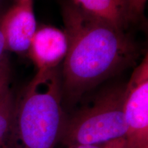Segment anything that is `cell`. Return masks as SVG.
I'll use <instances>...</instances> for the list:
<instances>
[{"label": "cell", "instance_id": "1", "mask_svg": "<svg viewBox=\"0 0 148 148\" xmlns=\"http://www.w3.org/2000/svg\"><path fill=\"white\" fill-rule=\"evenodd\" d=\"M68 49L62 91L77 99L135 62L138 48L124 30L90 16L71 1L62 8Z\"/></svg>", "mask_w": 148, "mask_h": 148}, {"label": "cell", "instance_id": "2", "mask_svg": "<svg viewBox=\"0 0 148 148\" xmlns=\"http://www.w3.org/2000/svg\"><path fill=\"white\" fill-rule=\"evenodd\" d=\"M56 69L37 71L16 99L10 148H54L66 118Z\"/></svg>", "mask_w": 148, "mask_h": 148}, {"label": "cell", "instance_id": "3", "mask_svg": "<svg viewBox=\"0 0 148 148\" xmlns=\"http://www.w3.org/2000/svg\"><path fill=\"white\" fill-rule=\"evenodd\" d=\"M125 87H114L101 92L90 106L66 119L60 140L66 147L99 145L125 136Z\"/></svg>", "mask_w": 148, "mask_h": 148}, {"label": "cell", "instance_id": "4", "mask_svg": "<svg viewBox=\"0 0 148 148\" xmlns=\"http://www.w3.org/2000/svg\"><path fill=\"white\" fill-rule=\"evenodd\" d=\"M125 121L129 148H148V56L133 71L124 90Z\"/></svg>", "mask_w": 148, "mask_h": 148}, {"label": "cell", "instance_id": "5", "mask_svg": "<svg viewBox=\"0 0 148 148\" xmlns=\"http://www.w3.org/2000/svg\"><path fill=\"white\" fill-rule=\"evenodd\" d=\"M0 27L5 51L27 52L37 29L32 1H16L1 15Z\"/></svg>", "mask_w": 148, "mask_h": 148}, {"label": "cell", "instance_id": "6", "mask_svg": "<svg viewBox=\"0 0 148 148\" xmlns=\"http://www.w3.org/2000/svg\"><path fill=\"white\" fill-rule=\"evenodd\" d=\"M67 37L64 30L49 25L37 28L27 53L38 71L56 69L65 58Z\"/></svg>", "mask_w": 148, "mask_h": 148}, {"label": "cell", "instance_id": "7", "mask_svg": "<svg viewBox=\"0 0 148 148\" xmlns=\"http://www.w3.org/2000/svg\"><path fill=\"white\" fill-rule=\"evenodd\" d=\"M84 12L122 30L134 21L128 0H70Z\"/></svg>", "mask_w": 148, "mask_h": 148}, {"label": "cell", "instance_id": "8", "mask_svg": "<svg viewBox=\"0 0 148 148\" xmlns=\"http://www.w3.org/2000/svg\"><path fill=\"white\" fill-rule=\"evenodd\" d=\"M16 99L9 88L0 99V148H10Z\"/></svg>", "mask_w": 148, "mask_h": 148}, {"label": "cell", "instance_id": "9", "mask_svg": "<svg viewBox=\"0 0 148 148\" xmlns=\"http://www.w3.org/2000/svg\"><path fill=\"white\" fill-rule=\"evenodd\" d=\"M10 66L8 58L5 54L0 61V99L7 90L10 88Z\"/></svg>", "mask_w": 148, "mask_h": 148}, {"label": "cell", "instance_id": "10", "mask_svg": "<svg viewBox=\"0 0 148 148\" xmlns=\"http://www.w3.org/2000/svg\"><path fill=\"white\" fill-rule=\"evenodd\" d=\"M128 2L134 21L139 19L143 15L147 0H128Z\"/></svg>", "mask_w": 148, "mask_h": 148}, {"label": "cell", "instance_id": "11", "mask_svg": "<svg viewBox=\"0 0 148 148\" xmlns=\"http://www.w3.org/2000/svg\"><path fill=\"white\" fill-rule=\"evenodd\" d=\"M1 16L0 15V21H1ZM5 43H4V39H3V36L1 30V27H0V61L2 60L3 56H5Z\"/></svg>", "mask_w": 148, "mask_h": 148}, {"label": "cell", "instance_id": "12", "mask_svg": "<svg viewBox=\"0 0 148 148\" xmlns=\"http://www.w3.org/2000/svg\"><path fill=\"white\" fill-rule=\"evenodd\" d=\"M67 148H102L100 145H77L67 147Z\"/></svg>", "mask_w": 148, "mask_h": 148}, {"label": "cell", "instance_id": "13", "mask_svg": "<svg viewBox=\"0 0 148 148\" xmlns=\"http://www.w3.org/2000/svg\"><path fill=\"white\" fill-rule=\"evenodd\" d=\"M19 1H32V0H17Z\"/></svg>", "mask_w": 148, "mask_h": 148}]
</instances>
